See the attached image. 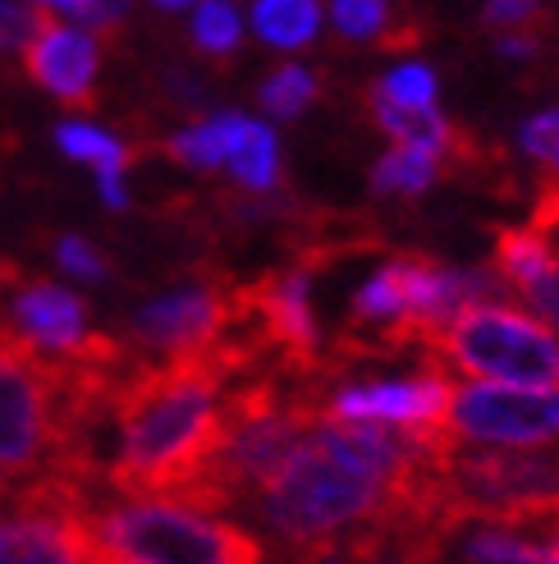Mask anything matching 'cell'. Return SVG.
Masks as SVG:
<instances>
[{
	"label": "cell",
	"instance_id": "20",
	"mask_svg": "<svg viewBox=\"0 0 559 564\" xmlns=\"http://www.w3.org/2000/svg\"><path fill=\"white\" fill-rule=\"evenodd\" d=\"M330 14L340 23L344 37H385L390 0H330Z\"/></svg>",
	"mask_w": 559,
	"mask_h": 564
},
{
	"label": "cell",
	"instance_id": "14",
	"mask_svg": "<svg viewBox=\"0 0 559 564\" xmlns=\"http://www.w3.org/2000/svg\"><path fill=\"white\" fill-rule=\"evenodd\" d=\"M555 262V252H550V243L541 239V235H533L523 225V230H500L495 235V275L505 280L509 290H523L533 275H541L546 267Z\"/></svg>",
	"mask_w": 559,
	"mask_h": 564
},
{
	"label": "cell",
	"instance_id": "21",
	"mask_svg": "<svg viewBox=\"0 0 559 564\" xmlns=\"http://www.w3.org/2000/svg\"><path fill=\"white\" fill-rule=\"evenodd\" d=\"M523 152L559 180V110H546L523 124Z\"/></svg>",
	"mask_w": 559,
	"mask_h": 564
},
{
	"label": "cell",
	"instance_id": "4",
	"mask_svg": "<svg viewBox=\"0 0 559 564\" xmlns=\"http://www.w3.org/2000/svg\"><path fill=\"white\" fill-rule=\"evenodd\" d=\"M423 358L445 377L523 390L559 386V335L509 303H468L423 345Z\"/></svg>",
	"mask_w": 559,
	"mask_h": 564
},
{
	"label": "cell",
	"instance_id": "12",
	"mask_svg": "<svg viewBox=\"0 0 559 564\" xmlns=\"http://www.w3.org/2000/svg\"><path fill=\"white\" fill-rule=\"evenodd\" d=\"M239 124H243V116L220 110V116H211V120H198V124L179 129L171 143H165V152H171L179 165H193V171H220V165L230 161Z\"/></svg>",
	"mask_w": 559,
	"mask_h": 564
},
{
	"label": "cell",
	"instance_id": "10",
	"mask_svg": "<svg viewBox=\"0 0 559 564\" xmlns=\"http://www.w3.org/2000/svg\"><path fill=\"white\" fill-rule=\"evenodd\" d=\"M97 65H101V51H97L92 33L55 23L51 14H42L37 33L23 42V69L65 106L97 101Z\"/></svg>",
	"mask_w": 559,
	"mask_h": 564
},
{
	"label": "cell",
	"instance_id": "6",
	"mask_svg": "<svg viewBox=\"0 0 559 564\" xmlns=\"http://www.w3.org/2000/svg\"><path fill=\"white\" fill-rule=\"evenodd\" d=\"M234 322V285L220 275H202L161 299H147L129 322L124 349L138 362L202 358L226 345Z\"/></svg>",
	"mask_w": 559,
	"mask_h": 564
},
{
	"label": "cell",
	"instance_id": "30",
	"mask_svg": "<svg viewBox=\"0 0 559 564\" xmlns=\"http://www.w3.org/2000/svg\"><path fill=\"white\" fill-rule=\"evenodd\" d=\"M14 487H19V477H14V473H6V468H0V510H6V505H10Z\"/></svg>",
	"mask_w": 559,
	"mask_h": 564
},
{
	"label": "cell",
	"instance_id": "8",
	"mask_svg": "<svg viewBox=\"0 0 559 564\" xmlns=\"http://www.w3.org/2000/svg\"><path fill=\"white\" fill-rule=\"evenodd\" d=\"M0 326L46 358H110L124 340L88 326V303L55 280L0 275Z\"/></svg>",
	"mask_w": 559,
	"mask_h": 564
},
{
	"label": "cell",
	"instance_id": "28",
	"mask_svg": "<svg viewBox=\"0 0 559 564\" xmlns=\"http://www.w3.org/2000/svg\"><path fill=\"white\" fill-rule=\"evenodd\" d=\"M97 188H101V197H106V207H129V193H124V175L120 171H101L97 175Z\"/></svg>",
	"mask_w": 559,
	"mask_h": 564
},
{
	"label": "cell",
	"instance_id": "11",
	"mask_svg": "<svg viewBox=\"0 0 559 564\" xmlns=\"http://www.w3.org/2000/svg\"><path fill=\"white\" fill-rule=\"evenodd\" d=\"M230 175L248 188V193H271L280 184V143L275 133L262 120H248L234 133V148H230Z\"/></svg>",
	"mask_w": 559,
	"mask_h": 564
},
{
	"label": "cell",
	"instance_id": "9",
	"mask_svg": "<svg viewBox=\"0 0 559 564\" xmlns=\"http://www.w3.org/2000/svg\"><path fill=\"white\" fill-rule=\"evenodd\" d=\"M454 377L427 368L423 377L404 381H353L330 390L326 413L330 417H353V422H376V427H395L423 441H440L445 432V409H450Z\"/></svg>",
	"mask_w": 559,
	"mask_h": 564
},
{
	"label": "cell",
	"instance_id": "22",
	"mask_svg": "<svg viewBox=\"0 0 559 564\" xmlns=\"http://www.w3.org/2000/svg\"><path fill=\"white\" fill-rule=\"evenodd\" d=\"M518 294H523V303L537 313V322H541L546 330H555V335H559V258H555L541 275L527 280V285H523Z\"/></svg>",
	"mask_w": 559,
	"mask_h": 564
},
{
	"label": "cell",
	"instance_id": "32",
	"mask_svg": "<svg viewBox=\"0 0 559 564\" xmlns=\"http://www.w3.org/2000/svg\"><path fill=\"white\" fill-rule=\"evenodd\" d=\"M555 564H559V560H555Z\"/></svg>",
	"mask_w": 559,
	"mask_h": 564
},
{
	"label": "cell",
	"instance_id": "31",
	"mask_svg": "<svg viewBox=\"0 0 559 564\" xmlns=\"http://www.w3.org/2000/svg\"><path fill=\"white\" fill-rule=\"evenodd\" d=\"M161 10H188V6H198V0H156Z\"/></svg>",
	"mask_w": 559,
	"mask_h": 564
},
{
	"label": "cell",
	"instance_id": "24",
	"mask_svg": "<svg viewBox=\"0 0 559 564\" xmlns=\"http://www.w3.org/2000/svg\"><path fill=\"white\" fill-rule=\"evenodd\" d=\"M491 28H505V33H533V28L546 23L541 14V0H486V14Z\"/></svg>",
	"mask_w": 559,
	"mask_h": 564
},
{
	"label": "cell",
	"instance_id": "1",
	"mask_svg": "<svg viewBox=\"0 0 559 564\" xmlns=\"http://www.w3.org/2000/svg\"><path fill=\"white\" fill-rule=\"evenodd\" d=\"M230 381L234 372L216 354L138 362L110 409L116 455L106 459V491L198 510L207 464L220 445V404Z\"/></svg>",
	"mask_w": 559,
	"mask_h": 564
},
{
	"label": "cell",
	"instance_id": "18",
	"mask_svg": "<svg viewBox=\"0 0 559 564\" xmlns=\"http://www.w3.org/2000/svg\"><path fill=\"white\" fill-rule=\"evenodd\" d=\"M243 37L239 28V10L230 0H198V14H193V42H198L207 55H230Z\"/></svg>",
	"mask_w": 559,
	"mask_h": 564
},
{
	"label": "cell",
	"instance_id": "19",
	"mask_svg": "<svg viewBox=\"0 0 559 564\" xmlns=\"http://www.w3.org/2000/svg\"><path fill=\"white\" fill-rule=\"evenodd\" d=\"M376 93L395 106H408V110H431L436 106V74L427 65H404L385 83H376Z\"/></svg>",
	"mask_w": 559,
	"mask_h": 564
},
{
	"label": "cell",
	"instance_id": "27",
	"mask_svg": "<svg viewBox=\"0 0 559 564\" xmlns=\"http://www.w3.org/2000/svg\"><path fill=\"white\" fill-rule=\"evenodd\" d=\"M124 14H129V0H88V6H83V23H88V28H101V33L120 28Z\"/></svg>",
	"mask_w": 559,
	"mask_h": 564
},
{
	"label": "cell",
	"instance_id": "16",
	"mask_svg": "<svg viewBox=\"0 0 559 564\" xmlns=\"http://www.w3.org/2000/svg\"><path fill=\"white\" fill-rule=\"evenodd\" d=\"M445 165L431 152H417V148H395L376 161L372 171V188L376 193H423L440 180Z\"/></svg>",
	"mask_w": 559,
	"mask_h": 564
},
{
	"label": "cell",
	"instance_id": "23",
	"mask_svg": "<svg viewBox=\"0 0 559 564\" xmlns=\"http://www.w3.org/2000/svg\"><path fill=\"white\" fill-rule=\"evenodd\" d=\"M55 262H61V271H69L78 280H106L110 275L106 258L83 235H65L61 243H55Z\"/></svg>",
	"mask_w": 559,
	"mask_h": 564
},
{
	"label": "cell",
	"instance_id": "7",
	"mask_svg": "<svg viewBox=\"0 0 559 564\" xmlns=\"http://www.w3.org/2000/svg\"><path fill=\"white\" fill-rule=\"evenodd\" d=\"M445 432L454 445L541 449L559 441V390H523L491 381H454Z\"/></svg>",
	"mask_w": 559,
	"mask_h": 564
},
{
	"label": "cell",
	"instance_id": "5",
	"mask_svg": "<svg viewBox=\"0 0 559 564\" xmlns=\"http://www.w3.org/2000/svg\"><path fill=\"white\" fill-rule=\"evenodd\" d=\"M110 491L61 473L19 477L10 505L0 510V564H88V514Z\"/></svg>",
	"mask_w": 559,
	"mask_h": 564
},
{
	"label": "cell",
	"instance_id": "2",
	"mask_svg": "<svg viewBox=\"0 0 559 564\" xmlns=\"http://www.w3.org/2000/svg\"><path fill=\"white\" fill-rule=\"evenodd\" d=\"M253 500L262 523L289 551V564H326L340 528L376 523L390 514V491L368 473L335 459L313 432Z\"/></svg>",
	"mask_w": 559,
	"mask_h": 564
},
{
	"label": "cell",
	"instance_id": "3",
	"mask_svg": "<svg viewBox=\"0 0 559 564\" xmlns=\"http://www.w3.org/2000/svg\"><path fill=\"white\" fill-rule=\"evenodd\" d=\"M88 532L129 564H266L253 532L152 496H106L88 514Z\"/></svg>",
	"mask_w": 559,
	"mask_h": 564
},
{
	"label": "cell",
	"instance_id": "25",
	"mask_svg": "<svg viewBox=\"0 0 559 564\" xmlns=\"http://www.w3.org/2000/svg\"><path fill=\"white\" fill-rule=\"evenodd\" d=\"M46 10L19 6V0H0V51H23V42L37 33Z\"/></svg>",
	"mask_w": 559,
	"mask_h": 564
},
{
	"label": "cell",
	"instance_id": "13",
	"mask_svg": "<svg viewBox=\"0 0 559 564\" xmlns=\"http://www.w3.org/2000/svg\"><path fill=\"white\" fill-rule=\"evenodd\" d=\"M253 28L257 37L280 46V51H298L317 37L321 28V6L317 0H257L253 6Z\"/></svg>",
	"mask_w": 559,
	"mask_h": 564
},
{
	"label": "cell",
	"instance_id": "26",
	"mask_svg": "<svg viewBox=\"0 0 559 564\" xmlns=\"http://www.w3.org/2000/svg\"><path fill=\"white\" fill-rule=\"evenodd\" d=\"M527 230L541 235L550 243V252L559 258V180H546L537 203H533V216H527Z\"/></svg>",
	"mask_w": 559,
	"mask_h": 564
},
{
	"label": "cell",
	"instance_id": "29",
	"mask_svg": "<svg viewBox=\"0 0 559 564\" xmlns=\"http://www.w3.org/2000/svg\"><path fill=\"white\" fill-rule=\"evenodd\" d=\"M33 10H46V14H69V19H83V6L88 0H28Z\"/></svg>",
	"mask_w": 559,
	"mask_h": 564
},
{
	"label": "cell",
	"instance_id": "15",
	"mask_svg": "<svg viewBox=\"0 0 559 564\" xmlns=\"http://www.w3.org/2000/svg\"><path fill=\"white\" fill-rule=\"evenodd\" d=\"M55 143H61V152H65L69 161L92 165L97 175H101V171H120V175H124V165H129V148L120 143V138H110L106 129H97V124L69 120V124L55 129Z\"/></svg>",
	"mask_w": 559,
	"mask_h": 564
},
{
	"label": "cell",
	"instance_id": "17",
	"mask_svg": "<svg viewBox=\"0 0 559 564\" xmlns=\"http://www.w3.org/2000/svg\"><path fill=\"white\" fill-rule=\"evenodd\" d=\"M313 97H317V74L303 65H285L262 83V106L275 120H294L303 106H313Z\"/></svg>",
	"mask_w": 559,
	"mask_h": 564
}]
</instances>
